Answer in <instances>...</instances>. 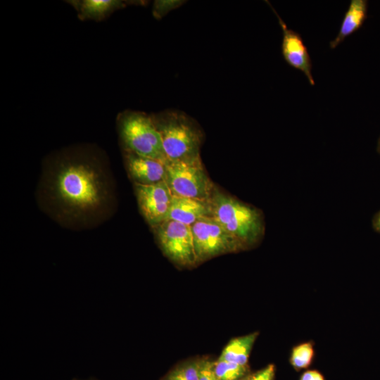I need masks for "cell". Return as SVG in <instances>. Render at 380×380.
<instances>
[{
	"mask_svg": "<svg viewBox=\"0 0 380 380\" xmlns=\"http://www.w3.org/2000/svg\"><path fill=\"white\" fill-rule=\"evenodd\" d=\"M75 380H99V379H96L95 378H88V379H75Z\"/></svg>",
	"mask_w": 380,
	"mask_h": 380,
	"instance_id": "cell-23",
	"label": "cell"
},
{
	"mask_svg": "<svg viewBox=\"0 0 380 380\" xmlns=\"http://www.w3.org/2000/svg\"><path fill=\"white\" fill-rule=\"evenodd\" d=\"M151 116L169 161L191 162L201 159L203 132L194 119L177 110H165Z\"/></svg>",
	"mask_w": 380,
	"mask_h": 380,
	"instance_id": "cell-2",
	"label": "cell"
},
{
	"mask_svg": "<svg viewBox=\"0 0 380 380\" xmlns=\"http://www.w3.org/2000/svg\"><path fill=\"white\" fill-rule=\"evenodd\" d=\"M119 137L124 151L166 163L168 161L160 135L151 115L125 110L117 118Z\"/></svg>",
	"mask_w": 380,
	"mask_h": 380,
	"instance_id": "cell-4",
	"label": "cell"
},
{
	"mask_svg": "<svg viewBox=\"0 0 380 380\" xmlns=\"http://www.w3.org/2000/svg\"><path fill=\"white\" fill-rule=\"evenodd\" d=\"M269 5L277 17L282 29L281 53L284 61L289 66L301 71L307 77L310 84L314 86L315 82L312 74V61L301 35L298 32L289 28L270 4Z\"/></svg>",
	"mask_w": 380,
	"mask_h": 380,
	"instance_id": "cell-9",
	"label": "cell"
},
{
	"mask_svg": "<svg viewBox=\"0 0 380 380\" xmlns=\"http://www.w3.org/2000/svg\"><path fill=\"white\" fill-rule=\"evenodd\" d=\"M368 1L367 0H351L344 13L336 37L329 42V47L335 49L346 38L360 30L367 18Z\"/></svg>",
	"mask_w": 380,
	"mask_h": 380,
	"instance_id": "cell-13",
	"label": "cell"
},
{
	"mask_svg": "<svg viewBox=\"0 0 380 380\" xmlns=\"http://www.w3.org/2000/svg\"><path fill=\"white\" fill-rule=\"evenodd\" d=\"M198 262L216 255L244 249L243 244L211 217L191 226Z\"/></svg>",
	"mask_w": 380,
	"mask_h": 380,
	"instance_id": "cell-6",
	"label": "cell"
},
{
	"mask_svg": "<svg viewBox=\"0 0 380 380\" xmlns=\"http://www.w3.org/2000/svg\"><path fill=\"white\" fill-rule=\"evenodd\" d=\"M373 225L375 229L380 232V212L374 218Z\"/></svg>",
	"mask_w": 380,
	"mask_h": 380,
	"instance_id": "cell-22",
	"label": "cell"
},
{
	"mask_svg": "<svg viewBox=\"0 0 380 380\" xmlns=\"http://www.w3.org/2000/svg\"><path fill=\"white\" fill-rule=\"evenodd\" d=\"M377 150H378L379 153H380V138H379V141H378Z\"/></svg>",
	"mask_w": 380,
	"mask_h": 380,
	"instance_id": "cell-24",
	"label": "cell"
},
{
	"mask_svg": "<svg viewBox=\"0 0 380 380\" xmlns=\"http://www.w3.org/2000/svg\"><path fill=\"white\" fill-rule=\"evenodd\" d=\"M300 380H324V378L317 370H308L302 374Z\"/></svg>",
	"mask_w": 380,
	"mask_h": 380,
	"instance_id": "cell-21",
	"label": "cell"
},
{
	"mask_svg": "<svg viewBox=\"0 0 380 380\" xmlns=\"http://www.w3.org/2000/svg\"><path fill=\"white\" fill-rule=\"evenodd\" d=\"M275 375V366L269 365L262 369L252 375L248 380H274Z\"/></svg>",
	"mask_w": 380,
	"mask_h": 380,
	"instance_id": "cell-20",
	"label": "cell"
},
{
	"mask_svg": "<svg viewBox=\"0 0 380 380\" xmlns=\"http://www.w3.org/2000/svg\"><path fill=\"white\" fill-rule=\"evenodd\" d=\"M201 362H192L174 370L167 380H198Z\"/></svg>",
	"mask_w": 380,
	"mask_h": 380,
	"instance_id": "cell-17",
	"label": "cell"
},
{
	"mask_svg": "<svg viewBox=\"0 0 380 380\" xmlns=\"http://www.w3.org/2000/svg\"><path fill=\"white\" fill-rule=\"evenodd\" d=\"M153 228L161 250L171 261L183 267L198 263L191 226L165 220Z\"/></svg>",
	"mask_w": 380,
	"mask_h": 380,
	"instance_id": "cell-7",
	"label": "cell"
},
{
	"mask_svg": "<svg viewBox=\"0 0 380 380\" xmlns=\"http://www.w3.org/2000/svg\"><path fill=\"white\" fill-rule=\"evenodd\" d=\"M134 189L139 208L148 223L153 228L164 222L173 196L165 181L152 184L135 183Z\"/></svg>",
	"mask_w": 380,
	"mask_h": 380,
	"instance_id": "cell-8",
	"label": "cell"
},
{
	"mask_svg": "<svg viewBox=\"0 0 380 380\" xmlns=\"http://www.w3.org/2000/svg\"><path fill=\"white\" fill-rule=\"evenodd\" d=\"M103 174L92 161L72 158L61 162L51 181L56 203L70 215L83 216L98 212L108 198Z\"/></svg>",
	"mask_w": 380,
	"mask_h": 380,
	"instance_id": "cell-1",
	"label": "cell"
},
{
	"mask_svg": "<svg viewBox=\"0 0 380 380\" xmlns=\"http://www.w3.org/2000/svg\"><path fill=\"white\" fill-rule=\"evenodd\" d=\"M246 366L218 359L214 362L216 380H239L246 372Z\"/></svg>",
	"mask_w": 380,
	"mask_h": 380,
	"instance_id": "cell-16",
	"label": "cell"
},
{
	"mask_svg": "<svg viewBox=\"0 0 380 380\" xmlns=\"http://www.w3.org/2000/svg\"><path fill=\"white\" fill-rule=\"evenodd\" d=\"M210 217L246 248L255 244L264 232L260 213L214 188L208 200Z\"/></svg>",
	"mask_w": 380,
	"mask_h": 380,
	"instance_id": "cell-3",
	"label": "cell"
},
{
	"mask_svg": "<svg viewBox=\"0 0 380 380\" xmlns=\"http://www.w3.org/2000/svg\"><path fill=\"white\" fill-rule=\"evenodd\" d=\"M66 2L72 6L81 20L97 22L106 19L115 11L134 3L121 0H71Z\"/></svg>",
	"mask_w": 380,
	"mask_h": 380,
	"instance_id": "cell-12",
	"label": "cell"
},
{
	"mask_svg": "<svg viewBox=\"0 0 380 380\" xmlns=\"http://www.w3.org/2000/svg\"><path fill=\"white\" fill-rule=\"evenodd\" d=\"M206 217H210L208 201L173 196L165 220H173L191 226Z\"/></svg>",
	"mask_w": 380,
	"mask_h": 380,
	"instance_id": "cell-11",
	"label": "cell"
},
{
	"mask_svg": "<svg viewBox=\"0 0 380 380\" xmlns=\"http://www.w3.org/2000/svg\"><path fill=\"white\" fill-rule=\"evenodd\" d=\"M315 357V348L312 342L308 341L294 346L291 352L290 363L296 370L309 367Z\"/></svg>",
	"mask_w": 380,
	"mask_h": 380,
	"instance_id": "cell-15",
	"label": "cell"
},
{
	"mask_svg": "<svg viewBox=\"0 0 380 380\" xmlns=\"http://www.w3.org/2000/svg\"><path fill=\"white\" fill-rule=\"evenodd\" d=\"M184 3L179 0H158L153 5L152 13L157 20H160L172 10H174Z\"/></svg>",
	"mask_w": 380,
	"mask_h": 380,
	"instance_id": "cell-18",
	"label": "cell"
},
{
	"mask_svg": "<svg viewBox=\"0 0 380 380\" xmlns=\"http://www.w3.org/2000/svg\"><path fill=\"white\" fill-rule=\"evenodd\" d=\"M165 182L173 196L208 201L215 186L208 177L201 159L165 163Z\"/></svg>",
	"mask_w": 380,
	"mask_h": 380,
	"instance_id": "cell-5",
	"label": "cell"
},
{
	"mask_svg": "<svg viewBox=\"0 0 380 380\" xmlns=\"http://www.w3.org/2000/svg\"><path fill=\"white\" fill-rule=\"evenodd\" d=\"M127 169L135 183L152 184L165 181V164L161 161L124 151Z\"/></svg>",
	"mask_w": 380,
	"mask_h": 380,
	"instance_id": "cell-10",
	"label": "cell"
},
{
	"mask_svg": "<svg viewBox=\"0 0 380 380\" xmlns=\"http://www.w3.org/2000/svg\"><path fill=\"white\" fill-rule=\"evenodd\" d=\"M258 332L239 336L231 340L222 350L218 359L246 366Z\"/></svg>",
	"mask_w": 380,
	"mask_h": 380,
	"instance_id": "cell-14",
	"label": "cell"
},
{
	"mask_svg": "<svg viewBox=\"0 0 380 380\" xmlns=\"http://www.w3.org/2000/svg\"><path fill=\"white\" fill-rule=\"evenodd\" d=\"M213 365L214 362L208 360L201 362L198 380H216Z\"/></svg>",
	"mask_w": 380,
	"mask_h": 380,
	"instance_id": "cell-19",
	"label": "cell"
}]
</instances>
